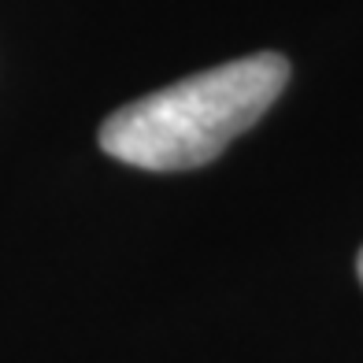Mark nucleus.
<instances>
[{
  "label": "nucleus",
  "instance_id": "nucleus-1",
  "mask_svg": "<svg viewBox=\"0 0 363 363\" xmlns=\"http://www.w3.org/2000/svg\"><path fill=\"white\" fill-rule=\"evenodd\" d=\"M286 78L289 63L278 52L189 74L111 111L101 126V148L141 171L204 167L278 101Z\"/></svg>",
  "mask_w": 363,
  "mask_h": 363
},
{
  "label": "nucleus",
  "instance_id": "nucleus-2",
  "mask_svg": "<svg viewBox=\"0 0 363 363\" xmlns=\"http://www.w3.org/2000/svg\"><path fill=\"white\" fill-rule=\"evenodd\" d=\"M356 267H359V282H363V252H359V263H356Z\"/></svg>",
  "mask_w": 363,
  "mask_h": 363
}]
</instances>
